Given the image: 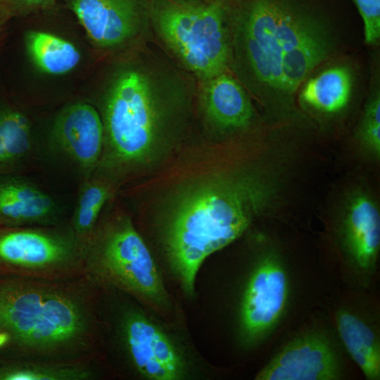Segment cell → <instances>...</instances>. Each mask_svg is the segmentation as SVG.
<instances>
[{
	"label": "cell",
	"mask_w": 380,
	"mask_h": 380,
	"mask_svg": "<svg viewBox=\"0 0 380 380\" xmlns=\"http://www.w3.org/2000/svg\"><path fill=\"white\" fill-rule=\"evenodd\" d=\"M101 286L85 274L58 279L0 276V355L101 360Z\"/></svg>",
	"instance_id": "cell-1"
},
{
	"label": "cell",
	"mask_w": 380,
	"mask_h": 380,
	"mask_svg": "<svg viewBox=\"0 0 380 380\" xmlns=\"http://www.w3.org/2000/svg\"><path fill=\"white\" fill-rule=\"evenodd\" d=\"M236 57L258 87L290 95L330 53L329 0H224Z\"/></svg>",
	"instance_id": "cell-2"
},
{
	"label": "cell",
	"mask_w": 380,
	"mask_h": 380,
	"mask_svg": "<svg viewBox=\"0 0 380 380\" xmlns=\"http://www.w3.org/2000/svg\"><path fill=\"white\" fill-rule=\"evenodd\" d=\"M277 191L270 175L236 174L201 182L179 198L165 227L164 245L186 294L194 293L204 260L241 236Z\"/></svg>",
	"instance_id": "cell-3"
},
{
	"label": "cell",
	"mask_w": 380,
	"mask_h": 380,
	"mask_svg": "<svg viewBox=\"0 0 380 380\" xmlns=\"http://www.w3.org/2000/svg\"><path fill=\"white\" fill-rule=\"evenodd\" d=\"M184 87L151 61L120 69L109 84L103 107L109 157L123 165L146 160L163 132L166 104Z\"/></svg>",
	"instance_id": "cell-4"
},
{
	"label": "cell",
	"mask_w": 380,
	"mask_h": 380,
	"mask_svg": "<svg viewBox=\"0 0 380 380\" xmlns=\"http://www.w3.org/2000/svg\"><path fill=\"white\" fill-rule=\"evenodd\" d=\"M84 274L101 287L122 292L156 310L169 305L159 270L127 217L98 222L84 242Z\"/></svg>",
	"instance_id": "cell-5"
},
{
	"label": "cell",
	"mask_w": 380,
	"mask_h": 380,
	"mask_svg": "<svg viewBox=\"0 0 380 380\" xmlns=\"http://www.w3.org/2000/svg\"><path fill=\"white\" fill-rule=\"evenodd\" d=\"M149 23L203 81L224 72L231 56L224 0H148Z\"/></svg>",
	"instance_id": "cell-6"
},
{
	"label": "cell",
	"mask_w": 380,
	"mask_h": 380,
	"mask_svg": "<svg viewBox=\"0 0 380 380\" xmlns=\"http://www.w3.org/2000/svg\"><path fill=\"white\" fill-rule=\"evenodd\" d=\"M107 337L133 373L152 380H176L186 373L185 360L172 338L114 290L103 288L99 301V338Z\"/></svg>",
	"instance_id": "cell-7"
},
{
	"label": "cell",
	"mask_w": 380,
	"mask_h": 380,
	"mask_svg": "<svg viewBox=\"0 0 380 380\" xmlns=\"http://www.w3.org/2000/svg\"><path fill=\"white\" fill-rule=\"evenodd\" d=\"M84 243L70 224L0 226V276L58 279L84 274Z\"/></svg>",
	"instance_id": "cell-8"
},
{
	"label": "cell",
	"mask_w": 380,
	"mask_h": 380,
	"mask_svg": "<svg viewBox=\"0 0 380 380\" xmlns=\"http://www.w3.org/2000/svg\"><path fill=\"white\" fill-rule=\"evenodd\" d=\"M343 281L354 290L366 291L377 274L380 249V213L365 192H356L329 225Z\"/></svg>",
	"instance_id": "cell-9"
},
{
	"label": "cell",
	"mask_w": 380,
	"mask_h": 380,
	"mask_svg": "<svg viewBox=\"0 0 380 380\" xmlns=\"http://www.w3.org/2000/svg\"><path fill=\"white\" fill-rule=\"evenodd\" d=\"M290 296L287 267L269 250L252 269L241 302L240 337L245 346H258L274 333L287 312Z\"/></svg>",
	"instance_id": "cell-10"
},
{
	"label": "cell",
	"mask_w": 380,
	"mask_h": 380,
	"mask_svg": "<svg viewBox=\"0 0 380 380\" xmlns=\"http://www.w3.org/2000/svg\"><path fill=\"white\" fill-rule=\"evenodd\" d=\"M340 339L323 327H308L288 339L256 380H339L345 374Z\"/></svg>",
	"instance_id": "cell-11"
},
{
	"label": "cell",
	"mask_w": 380,
	"mask_h": 380,
	"mask_svg": "<svg viewBox=\"0 0 380 380\" xmlns=\"http://www.w3.org/2000/svg\"><path fill=\"white\" fill-rule=\"evenodd\" d=\"M92 44L113 51L134 42L149 23L148 0H63Z\"/></svg>",
	"instance_id": "cell-12"
},
{
	"label": "cell",
	"mask_w": 380,
	"mask_h": 380,
	"mask_svg": "<svg viewBox=\"0 0 380 380\" xmlns=\"http://www.w3.org/2000/svg\"><path fill=\"white\" fill-rule=\"evenodd\" d=\"M365 291L345 295L334 310V324L344 349L368 380L380 379V327L377 303Z\"/></svg>",
	"instance_id": "cell-13"
},
{
	"label": "cell",
	"mask_w": 380,
	"mask_h": 380,
	"mask_svg": "<svg viewBox=\"0 0 380 380\" xmlns=\"http://www.w3.org/2000/svg\"><path fill=\"white\" fill-rule=\"evenodd\" d=\"M51 137L58 149L89 173L97 165L103 151V121L93 106L76 103L60 112Z\"/></svg>",
	"instance_id": "cell-14"
},
{
	"label": "cell",
	"mask_w": 380,
	"mask_h": 380,
	"mask_svg": "<svg viewBox=\"0 0 380 380\" xmlns=\"http://www.w3.org/2000/svg\"><path fill=\"white\" fill-rule=\"evenodd\" d=\"M53 198L30 182L0 175V226H53L61 224Z\"/></svg>",
	"instance_id": "cell-15"
},
{
	"label": "cell",
	"mask_w": 380,
	"mask_h": 380,
	"mask_svg": "<svg viewBox=\"0 0 380 380\" xmlns=\"http://www.w3.org/2000/svg\"><path fill=\"white\" fill-rule=\"evenodd\" d=\"M203 82L202 102L210 121L224 131L248 127L253 117V109L236 80L224 71Z\"/></svg>",
	"instance_id": "cell-16"
},
{
	"label": "cell",
	"mask_w": 380,
	"mask_h": 380,
	"mask_svg": "<svg viewBox=\"0 0 380 380\" xmlns=\"http://www.w3.org/2000/svg\"><path fill=\"white\" fill-rule=\"evenodd\" d=\"M101 360L49 361L0 355V380H95Z\"/></svg>",
	"instance_id": "cell-17"
},
{
	"label": "cell",
	"mask_w": 380,
	"mask_h": 380,
	"mask_svg": "<svg viewBox=\"0 0 380 380\" xmlns=\"http://www.w3.org/2000/svg\"><path fill=\"white\" fill-rule=\"evenodd\" d=\"M352 89L349 70L335 66L310 79L303 87L300 98L312 108L327 113L341 111L348 104Z\"/></svg>",
	"instance_id": "cell-18"
},
{
	"label": "cell",
	"mask_w": 380,
	"mask_h": 380,
	"mask_svg": "<svg viewBox=\"0 0 380 380\" xmlns=\"http://www.w3.org/2000/svg\"><path fill=\"white\" fill-rule=\"evenodd\" d=\"M25 44L34 63L49 75L69 72L80 61V53L74 44L51 33L30 31L26 35Z\"/></svg>",
	"instance_id": "cell-19"
},
{
	"label": "cell",
	"mask_w": 380,
	"mask_h": 380,
	"mask_svg": "<svg viewBox=\"0 0 380 380\" xmlns=\"http://www.w3.org/2000/svg\"><path fill=\"white\" fill-rule=\"evenodd\" d=\"M31 134L29 122L21 113H0V175L8 174L29 152Z\"/></svg>",
	"instance_id": "cell-20"
},
{
	"label": "cell",
	"mask_w": 380,
	"mask_h": 380,
	"mask_svg": "<svg viewBox=\"0 0 380 380\" xmlns=\"http://www.w3.org/2000/svg\"><path fill=\"white\" fill-rule=\"evenodd\" d=\"M110 195L108 186L96 180L88 181L81 189L70 225L84 243L96 226Z\"/></svg>",
	"instance_id": "cell-21"
},
{
	"label": "cell",
	"mask_w": 380,
	"mask_h": 380,
	"mask_svg": "<svg viewBox=\"0 0 380 380\" xmlns=\"http://www.w3.org/2000/svg\"><path fill=\"white\" fill-rule=\"evenodd\" d=\"M357 138L362 147L372 156H380V98L374 96L367 103Z\"/></svg>",
	"instance_id": "cell-22"
},
{
	"label": "cell",
	"mask_w": 380,
	"mask_h": 380,
	"mask_svg": "<svg viewBox=\"0 0 380 380\" xmlns=\"http://www.w3.org/2000/svg\"><path fill=\"white\" fill-rule=\"evenodd\" d=\"M364 24L365 42L376 44L380 38V0H353Z\"/></svg>",
	"instance_id": "cell-23"
},
{
	"label": "cell",
	"mask_w": 380,
	"mask_h": 380,
	"mask_svg": "<svg viewBox=\"0 0 380 380\" xmlns=\"http://www.w3.org/2000/svg\"><path fill=\"white\" fill-rule=\"evenodd\" d=\"M20 8L23 15L49 10L58 5L57 0H12Z\"/></svg>",
	"instance_id": "cell-24"
},
{
	"label": "cell",
	"mask_w": 380,
	"mask_h": 380,
	"mask_svg": "<svg viewBox=\"0 0 380 380\" xmlns=\"http://www.w3.org/2000/svg\"><path fill=\"white\" fill-rule=\"evenodd\" d=\"M23 15L20 8L12 0H0V32L13 18Z\"/></svg>",
	"instance_id": "cell-25"
},
{
	"label": "cell",
	"mask_w": 380,
	"mask_h": 380,
	"mask_svg": "<svg viewBox=\"0 0 380 380\" xmlns=\"http://www.w3.org/2000/svg\"><path fill=\"white\" fill-rule=\"evenodd\" d=\"M0 347H1V338H0Z\"/></svg>",
	"instance_id": "cell-26"
}]
</instances>
